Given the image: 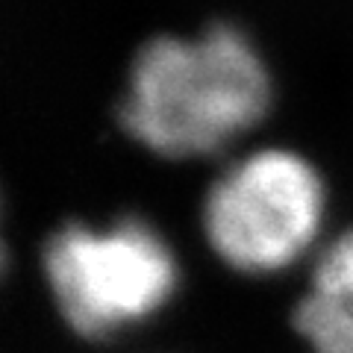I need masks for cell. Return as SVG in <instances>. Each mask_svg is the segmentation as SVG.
I'll return each instance as SVG.
<instances>
[{"instance_id":"cell-1","label":"cell","mask_w":353,"mask_h":353,"mask_svg":"<svg viewBox=\"0 0 353 353\" xmlns=\"http://www.w3.org/2000/svg\"><path fill=\"white\" fill-rule=\"evenodd\" d=\"M271 97L268 65L248 32L209 24L192 39L159 36L136 53L118 118L157 157L197 159L248 136Z\"/></svg>"},{"instance_id":"cell-2","label":"cell","mask_w":353,"mask_h":353,"mask_svg":"<svg viewBox=\"0 0 353 353\" xmlns=\"http://www.w3.org/2000/svg\"><path fill=\"white\" fill-rule=\"evenodd\" d=\"M41 265L62 318L92 341L153 318L180 285L168 239L136 215L109 227L68 221L44 241Z\"/></svg>"},{"instance_id":"cell-3","label":"cell","mask_w":353,"mask_h":353,"mask_svg":"<svg viewBox=\"0 0 353 353\" xmlns=\"http://www.w3.org/2000/svg\"><path fill=\"white\" fill-rule=\"evenodd\" d=\"M327 189L306 157L253 150L209 185L203 233L233 271L280 274L306 256L324 227Z\"/></svg>"},{"instance_id":"cell-4","label":"cell","mask_w":353,"mask_h":353,"mask_svg":"<svg viewBox=\"0 0 353 353\" xmlns=\"http://www.w3.org/2000/svg\"><path fill=\"white\" fill-rule=\"evenodd\" d=\"M294 327L315 353H353V230L318 256Z\"/></svg>"},{"instance_id":"cell-5","label":"cell","mask_w":353,"mask_h":353,"mask_svg":"<svg viewBox=\"0 0 353 353\" xmlns=\"http://www.w3.org/2000/svg\"><path fill=\"white\" fill-rule=\"evenodd\" d=\"M6 268V248H3V239H0V274Z\"/></svg>"}]
</instances>
